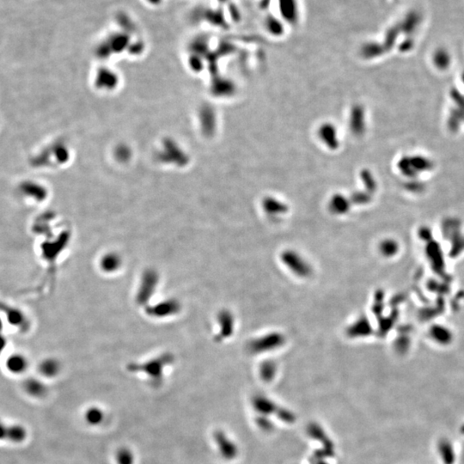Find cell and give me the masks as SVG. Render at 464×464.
<instances>
[{
    "mask_svg": "<svg viewBox=\"0 0 464 464\" xmlns=\"http://www.w3.org/2000/svg\"><path fill=\"white\" fill-rule=\"evenodd\" d=\"M249 3L265 31L281 35L287 29L300 25L302 7L300 0H244Z\"/></svg>",
    "mask_w": 464,
    "mask_h": 464,
    "instance_id": "cell-1",
    "label": "cell"
},
{
    "mask_svg": "<svg viewBox=\"0 0 464 464\" xmlns=\"http://www.w3.org/2000/svg\"><path fill=\"white\" fill-rule=\"evenodd\" d=\"M85 418L89 424L93 425H98L103 419V413L100 409L93 407L87 411Z\"/></svg>",
    "mask_w": 464,
    "mask_h": 464,
    "instance_id": "cell-2",
    "label": "cell"
},
{
    "mask_svg": "<svg viewBox=\"0 0 464 464\" xmlns=\"http://www.w3.org/2000/svg\"><path fill=\"white\" fill-rule=\"evenodd\" d=\"M118 464H133L134 463V455L132 452L128 449H122L119 450L116 455Z\"/></svg>",
    "mask_w": 464,
    "mask_h": 464,
    "instance_id": "cell-3",
    "label": "cell"
},
{
    "mask_svg": "<svg viewBox=\"0 0 464 464\" xmlns=\"http://www.w3.org/2000/svg\"><path fill=\"white\" fill-rule=\"evenodd\" d=\"M42 370H43V373L47 375V376H53L58 371V368H57V364L55 362L49 361V362H45L43 364Z\"/></svg>",
    "mask_w": 464,
    "mask_h": 464,
    "instance_id": "cell-4",
    "label": "cell"
},
{
    "mask_svg": "<svg viewBox=\"0 0 464 464\" xmlns=\"http://www.w3.org/2000/svg\"><path fill=\"white\" fill-rule=\"evenodd\" d=\"M103 267H105V269L107 270H111V269H116L117 265H118V259L117 258L113 257V256H107L104 260H103Z\"/></svg>",
    "mask_w": 464,
    "mask_h": 464,
    "instance_id": "cell-5",
    "label": "cell"
},
{
    "mask_svg": "<svg viewBox=\"0 0 464 464\" xmlns=\"http://www.w3.org/2000/svg\"><path fill=\"white\" fill-rule=\"evenodd\" d=\"M23 364H24V362H23L21 359H19V358L10 360V367L12 368V369H15V370H18V371L23 369V368H22L23 367ZM11 368H10V369H11Z\"/></svg>",
    "mask_w": 464,
    "mask_h": 464,
    "instance_id": "cell-6",
    "label": "cell"
}]
</instances>
